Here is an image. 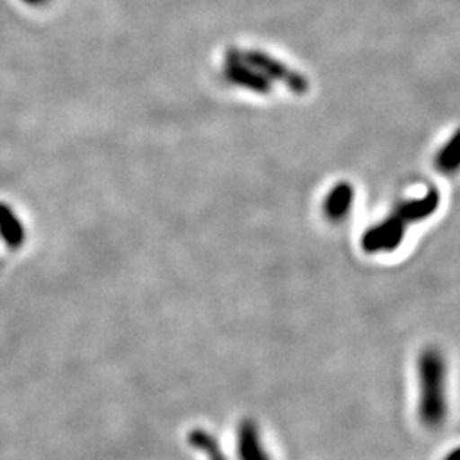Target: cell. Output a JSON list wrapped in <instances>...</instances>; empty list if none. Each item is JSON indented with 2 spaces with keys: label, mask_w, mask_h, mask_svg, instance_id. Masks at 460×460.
<instances>
[{
  "label": "cell",
  "mask_w": 460,
  "mask_h": 460,
  "mask_svg": "<svg viewBox=\"0 0 460 460\" xmlns=\"http://www.w3.org/2000/svg\"><path fill=\"white\" fill-rule=\"evenodd\" d=\"M0 235L9 247L14 249L21 246L26 239V232L22 229L16 214L4 203H0Z\"/></svg>",
  "instance_id": "obj_5"
},
{
  "label": "cell",
  "mask_w": 460,
  "mask_h": 460,
  "mask_svg": "<svg viewBox=\"0 0 460 460\" xmlns=\"http://www.w3.org/2000/svg\"><path fill=\"white\" fill-rule=\"evenodd\" d=\"M21 2L28 7H43L49 4V0H21Z\"/></svg>",
  "instance_id": "obj_10"
},
{
  "label": "cell",
  "mask_w": 460,
  "mask_h": 460,
  "mask_svg": "<svg viewBox=\"0 0 460 460\" xmlns=\"http://www.w3.org/2000/svg\"><path fill=\"white\" fill-rule=\"evenodd\" d=\"M437 207V195L428 193L423 199H414L397 207L394 214L385 217L384 222L368 230L363 237V249L368 252H384L393 251L402 241L404 230L408 226L421 220V217L431 214Z\"/></svg>",
  "instance_id": "obj_1"
},
{
  "label": "cell",
  "mask_w": 460,
  "mask_h": 460,
  "mask_svg": "<svg viewBox=\"0 0 460 460\" xmlns=\"http://www.w3.org/2000/svg\"><path fill=\"white\" fill-rule=\"evenodd\" d=\"M246 62L249 66L258 68V70L268 72L271 77L281 79L283 83L288 84L294 91H304L307 87V84H305L304 79H300L296 74L285 70V66L281 68L279 62L264 57L263 53H249V55H246Z\"/></svg>",
  "instance_id": "obj_4"
},
{
  "label": "cell",
  "mask_w": 460,
  "mask_h": 460,
  "mask_svg": "<svg viewBox=\"0 0 460 460\" xmlns=\"http://www.w3.org/2000/svg\"><path fill=\"white\" fill-rule=\"evenodd\" d=\"M237 456L239 460H271L264 450L260 429L252 421H244L237 433Z\"/></svg>",
  "instance_id": "obj_3"
},
{
  "label": "cell",
  "mask_w": 460,
  "mask_h": 460,
  "mask_svg": "<svg viewBox=\"0 0 460 460\" xmlns=\"http://www.w3.org/2000/svg\"><path fill=\"white\" fill-rule=\"evenodd\" d=\"M418 377L421 384L420 394V416L428 428L440 427L444 423L445 363L437 349H427L418 362Z\"/></svg>",
  "instance_id": "obj_2"
},
{
  "label": "cell",
  "mask_w": 460,
  "mask_h": 460,
  "mask_svg": "<svg viewBox=\"0 0 460 460\" xmlns=\"http://www.w3.org/2000/svg\"><path fill=\"white\" fill-rule=\"evenodd\" d=\"M353 201V190L348 184L336 186L326 199V214L331 220H341Z\"/></svg>",
  "instance_id": "obj_7"
},
{
  "label": "cell",
  "mask_w": 460,
  "mask_h": 460,
  "mask_svg": "<svg viewBox=\"0 0 460 460\" xmlns=\"http://www.w3.org/2000/svg\"><path fill=\"white\" fill-rule=\"evenodd\" d=\"M457 159H459V155H457V150H456V138H454L452 148H448V152L445 148L442 150V154L438 157V164L444 171H450V169L457 167Z\"/></svg>",
  "instance_id": "obj_9"
},
{
  "label": "cell",
  "mask_w": 460,
  "mask_h": 460,
  "mask_svg": "<svg viewBox=\"0 0 460 460\" xmlns=\"http://www.w3.org/2000/svg\"><path fill=\"white\" fill-rule=\"evenodd\" d=\"M459 459V454H457V452H454V454H452V456H450V457H448V459L447 460H457Z\"/></svg>",
  "instance_id": "obj_11"
},
{
  "label": "cell",
  "mask_w": 460,
  "mask_h": 460,
  "mask_svg": "<svg viewBox=\"0 0 460 460\" xmlns=\"http://www.w3.org/2000/svg\"><path fill=\"white\" fill-rule=\"evenodd\" d=\"M227 77L234 83L241 84L258 93H263L268 89V85L263 83V77L256 72V68L249 66L247 62L243 64V60H239L237 64H227Z\"/></svg>",
  "instance_id": "obj_6"
},
{
  "label": "cell",
  "mask_w": 460,
  "mask_h": 460,
  "mask_svg": "<svg viewBox=\"0 0 460 460\" xmlns=\"http://www.w3.org/2000/svg\"><path fill=\"white\" fill-rule=\"evenodd\" d=\"M190 442H191V445H193L195 448H198L199 452L203 450L208 460H227L218 442L212 438V435H208V433L203 431V429L193 431V433L190 435Z\"/></svg>",
  "instance_id": "obj_8"
}]
</instances>
